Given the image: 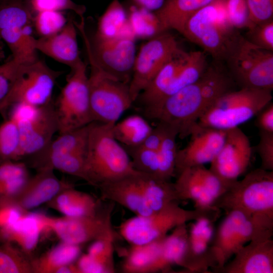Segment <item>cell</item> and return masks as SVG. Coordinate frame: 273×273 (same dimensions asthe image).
I'll return each mask as SVG.
<instances>
[{"mask_svg": "<svg viewBox=\"0 0 273 273\" xmlns=\"http://www.w3.org/2000/svg\"><path fill=\"white\" fill-rule=\"evenodd\" d=\"M219 62L209 64L198 79L145 116L174 129L181 139L189 136L209 107L222 95L234 89L235 82Z\"/></svg>", "mask_w": 273, "mask_h": 273, "instance_id": "6da1fadb", "label": "cell"}, {"mask_svg": "<svg viewBox=\"0 0 273 273\" xmlns=\"http://www.w3.org/2000/svg\"><path fill=\"white\" fill-rule=\"evenodd\" d=\"M114 124L88 125L85 170L86 181L93 186L143 174L134 168L127 151L114 137Z\"/></svg>", "mask_w": 273, "mask_h": 273, "instance_id": "7a4b0ae2", "label": "cell"}, {"mask_svg": "<svg viewBox=\"0 0 273 273\" xmlns=\"http://www.w3.org/2000/svg\"><path fill=\"white\" fill-rule=\"evenodd\" d=\"M178 202H172L147 215L128 218L120 226L121 236L131 245L144 244L166 236L169 231L189 221L206 219L214 222L221 213L214 207L187 210Z\"/></svg>", "mask_w": 273, "mask_h": 273, "instance_id": "3957f363", "label": "cell"}, {"mask_svg": "<svg viewBox=\"0 0 273 273\" xmlns=\"http://www.w3.org/2000/svg\"><path fill=\"white\" fill-rule=\"evenodd\" d=\"M229 23L223 0H215L186 22L181 34L216 61L226 60L239 33Z\"/></svg>", "mask_w": 273, "mask_h": 273, "instance_id": "277c9868", "label": "cell"}, {"mask_svg": "<svg viewBox=\"0 0 273 273\" xmlns=\"http://www.w3.org/2000/svg\"><path fill=\"white\" fill-rule=\"evenodd\" d=\"M212 206L225 214L234 211L273 218V171L255 169L235 181Z\"/></svg>", "mask_w": 273, "mask_h": 273, "instance_id": "5b68a950", "label": "cell"}, {"mask_svg": "<svg viewBox=\"0 0 273 273\" xmlns=\"http://www.w3.org/2000/svg\"><path fill=\"white\" fill-rule=\"evenodd\" d=\"M271 92L245 87L228 92L209 107L197 124L224 130L239 127L272 101Z\"/></svg>", "mask_w": 273, "mask_h": 273, "instance_id": "8992f818", "label": "cell"}, {"mask_svg": "<svg viewBox=\"0 0 273 273\" xmlns=\"http://www.w3.org/2000/svg\"><path fill=\"white\" fill-rule=\"evenodd\" d=\"M86 50L90 67L88 86L93 122L115 124L133 103L129 84L105 72Z\"/></svg>", "mask_w": 273, "mask_h": 273, "instance_id": "52a82bcc", "label": "cell"}, {"mask_svg": "<svg viewBox=\"0 0 273 273\" xmlns=\"http://www.w3.org/2000/svg\"><path fill=\"white\" fill-rule=\"evenodd\" d=\"M62 73L37 58L22 63L10 92L0 103V114L5 116L13 106L36 109L49 103L56 81Z\"/></svg>", "mask_w": 273, "mask_h": 273, "instance_id": "ba28073f", "label": "cell"}, {"mask_svg": "<svg viewBox=\"0 0 273 273\" xmlns=\"http://www.w3.org/2000/svg\"><path fill=\"white\" fill-rule=\"evenodd\" d=\"M225 61L230 74L241 87L272 91V51L257 47L239 34Z\"/></svg>", "mask_w": 273, "mask_h": 273, "instance_id": "9c48e42d", "label": "cell"}, {"mask_svg": "<svg viewBox=\"0 0 273 273\" xmlns=\"http://www.w3.org/2000/svg\"><path fill=\"white\" fill-rule=\"evenodd\" d=\"M86 68V64L82 61L71 69L55 104L59 134L84 127L93 122Z\"/></svg>", "mask_w": 273, "mask_h": 273, "instance_id": "30bf717a", "label": "cell"}, {"mask_svg": "<svg viewBox=\"0 0 273 273\" xmlns=\"http://www.w3.org/2000/svg\"><path fill=\"white\" fill-rule=\"evenodd\" d=\"M85 47L98 66L122 82L129 83L136 57L134 36L127 33L111 39L94 36L91 41L86 34L84 22L76 24Z\"/></svg>", "mask_w": 273, "mask_h": 273, "instance_id": "8fae6325", "label": "cell"}, {"mask_svg": "<svg viewBox=\"0 0 273 273\" xmlns=\"http://www.w3.org/2000/svg\"><path fill=\"white\" fill-rule=\"evenodd\" d=\"M181 49L176 38L164 32L144 43L136 55L129 94L134 103L162 67Z\"/></svg>", "mask_w": 273, "mask_h": 273, "instance_id": "7c38bea8", "label": "cell"}, {"mask_svg": "<svg viewBox=\"0 0 273 273\" xmlns=\"http://www.w3.org/2000/svg\"><path fill=\"white\" fill-rule=\"evenodd\" d=\"M90 216L52 217L39 214L44 226L51 229L62 242L79 245L114 235L111 217L114 203Z\"/></svg>", "mask_w": 273, "mask_h": 273, "instance_id": "4fadbf2b", "label": "cell"}, {"mask_svg": "<svg viewBox=\"0 0 273 273\" xmlns=\"http://www.w3.org/2000/svg\"><path fill=\"white\" fill-rule=\"evenodd\" d=\"M252 148L247 135L239 127L226 130L224 141L209 168L231 186L250 165Z\"/></svg>", "mask_w": 273, "mask_h": 273, "instance_id": "5bb4252c", "label": "cell"}, {"mask_svg": "<svg viewBox=\"0 0 273 273\" xmlns=\"http://www.w3.org/2000/svg\"><path fill=\"white\" fill-rule=\"evenodd\" d=\"M30 116L18 118L20 133V159L33 156L46 148L59 132L55 104L49 103L35 109Z\"/></svg>", "mask_w": 273, "mask_h": 273, "instance_id": "9a60e30c", "label": "cell"}, {"mask_svg": "<svg viewBox=\"0 0 273 273\" xmlns=\"http://www.w3.org/2000/svg\"><path fill=\"white\" fill-rule=\"evenodd\" d=\"M225 135L226 130L196 124L187 145L177 151L175 176L186 168L210 163L222 146Z\"/></svg>", "mask_w": 273, "mask_h": 273, "instance_id": "2e32d148", "label": "cell"}, {"mask_svg": "<svg viewBox=\"0 0 273 273\" xmlns=\"http://www.w3.org/2000/svg\"><path fill=\"white\" fill-rule=\"evenodd\" d=\"M188 230V237L178 265L189 272H208L215 263L210 249L214 222L202 219L194 221Z\"/></svg>", "mask_w": 273, "mask_h": 273, "instance_id": "e0dca14e", "label": "cell"}, {"mask_svg": "<svg viewBox=\"0 0 273 273\" xmlns=\"http://www.w3.org/2000/svg\"><path fill=\"white\" fill-rule=\"evenodd\" d=\"M215 273H272L273 240L261 238L252 240L242 247Z\"/></svg>", "mask_w": 273, "mask_h": 273, "instance_id": "ac0fdd59", "label": "cell"}, {"mask_svg": "<svg viewBox=\"0 0 273 273\" xmlns=\"http://www.w3.org/2000/svg\"><path fill=\"white\" fill-rule=\"evenodd\" d=\"M71 186L60 180L53 169L42 167L37 169L36 173L29 177L20 191L11 198L26 211L48 202L61 191Z\"/></svg>", "mask_w": 273, "mask_h": 273, "instance_id": "d6986e66", "label": "cell"}, {"mask_svg": "<svg viewBox=\"0 0 273 273\" xmlns=\"http://www.w3.org/2000/svg\"><path fill=\"white\" fill-rule=\"evenodd\" d=\"M77 30L74 21L70 19L57 33L38 39L33 37L31 46L35 51L74 69L82 61L78 50Z\"/></svg>", "mask_w": 273, "mask_h": 273, "instance_id": "ffe728a7", "label": "cell"}, {"mask_svg": "<svg viewBox=\"0 0 273 273\" xmlns=\"http://www.w3.org/2000/svg\"><path fill=\"white\" fill-rule=\"evenodd\" d=\"M130 176L100 185L103 199L126 208L136 215H147L153 211L147 204L138 176Z\"/></svg>", "mask_w": 273, "mask_h": 273, "instance_id": "44dd1931", "label": "cell"}, {"mask_svg": "<svg viewBox=\"0 0 273 273\" xmlns=\"http://www.w3.org/2000/svg\"><path fill=\"white\" fill-rule=\"evenodd\" d=\"M189 53L181 49L162 67L139 95L135 101L139 100L145 115L157 108L164 100L168 89L186 61Z\"/></svg>", "mask_w": 273, "mask_h": 273, "instance_id": "7402d4cb", "label": "cell"}, {"mask_svg": "<svg viewBox=\"0 0 273 273\" xmlns=\"http://www.w3.org/2000/svg\"><path fill=\"white\" fill-rule=\"evenodd\" d=\"M201 167L184 169L175 176L173 184L180 201L191 200L195 208L204 209L213 207L214 200L207 189Z\"/></svg>", "mask_w": 273, "mask_h": 273, "instance_id": "603a6c76", "label": "cell"}, {"mask_svg": "<svg viewBox=\"0 0 273 273\" xmlns=\"http://www.w3.org/2000/svg\"><path fill=\"white\" fill-rule=\"evenodd\" d=\"M215 0H167L155 12L164 31L174 29L181 34L187 20Z\"/></svg>", "mask_w": 273, "mask_h": 273, "instance_id": "cb8c5ba5", "label": "cell"}, {"mask_svg": "<svg viewBox=\"0 0 273 273\" xmlns=\"http://www.w3.org/2000/svg\"><path fill=\"white\" fill-rule=\"evenodd\" d=\"M245 216L246 214L237 211L226 214L213 235L210 249L216 265L212 269L213 271L222 267L233 256L231 247L233 239Z\"/></svg>", "mask_w": 273, "mask_h": 273, "instance_id": "d4e9b609", "label": "cell"}, {"mask_svg": "<svg viewBox=\"0 0 273 273\" xmlns=\"http://www.w3.org/2000/svg\"><path fill=\"white\" fill-rule=\"evenodd\" d=\"M114 235L94 241L87 253L76 264L80 273H112L114 262Z\"/></svg>", "mask_w": 273, "mask_h": 273, "instance_id": "484cf974", "label": "cell"}, {"mask_svg": "<svg viewBox=\"0 0 273 273\" xmlns=\"http://www.w3.org/2000/svg\"><path fill=\"white\" fill-rule=\"evenodd\" d=\"M48 202L50 207L65 216H90L100 211L98 203L93 196L72 186L63 190Z\"/></svg>", "mask_w": 273, "mask_h": 273, "instance_id": "4316f807", "label": "cell"}, {"mask_svg": "<svg viewBox=\"0 0 273 273\" xmlns=\"http://www.w3.org/2000/svg\"><path fill=\"white\" fill-rule=\"evenodd\" d=\"M144 199L154 212L170 203L180 201L173 183L142 174L138 176Z\"/></svg>", "mask_w": 273, "mask_h": 273, "instance_id": "83f0119b", "label": "cell"}, {"mask_svg": "<svg viewBox=\"0 0 273 273\" xmlns=\"http://www.w3.org/2000/svg\"><path fill=\"white\" fill-rule=\"evenodd\" d=\"M44 226L39 214H24L9 230L4 242L15 243L27 252L36 246Z\"/></svg>", "mask_w": 273, "mask_h": 273, "instance_id": "f1b7e54d", "label": "cell"}, {"mask_svg": "<svg viewBox=\"0 0 273 273\" xmlns=\"http://www.w3.org/2000/svg\"><path fill=\"white\" fill-rule=\"evenodd\" d=\"M88 125L59 134V136L55 140L53 139L46 148L31 156L32 157L33 160L41 159L54 155L86 151Z\"/></svg>", "mask_w": 273, "mask_h": 273, "instance_id": "f546056e", "label": "cell"}, {"mask_svg": "<svg viewBox=\"0 0 273 273\" xmlns=\"http://www.w3.org/2000/svg\"><path fill=\"white\" fill-rule=\"evenodd\" d=\"M132 33L124 9L119 0H113L100 17L95 36L111 39Z\"/></svg>", "mask_w": 273, "mask_h": 273, "instance_id": "4dcf8cb0", "label": "cell"}, {"mask_svg": "<svg viewBox=\"0 0 273 273\" xmlns=\"http://www.w3.org/2000/svg\"><path fill=\"white\" fill-rule=\"evenodd\" d=\"M153 128L143 117L132 115L115 123L113 131L116 140L130 149L140 146Z\"/></svg>", "mask_w": 273, "mask_h": 273, "instance_id": "1f68e13d", "label": "cell"}, {"mask_svg": "<svg viewBox=\"0 0 273 273\" xmlns=\"http://www.w3.org/2000/svg\"><path fill=\"white\" fill-rule=\"evenodd\" d=\"M165 237L144 244L131 245L122 264V271L146 273L160 253Z\"/></svg>", "mask_w": 273, "mask_h": 273, "instance_id": "d6a6232c", "label": "cell"}, {"mask_svg": "<svg viewBox=\"0 0 273 273\" xmlns=\"http://www.w3.org/2000/svg\"><path fill=\"white\" fill-rule=\"evenodd\" d=\"M80 252L79 245L62 242L46 255L31 261L33 273H55L59 267L72 263Z\"/></svg>", "mask_w": 273, "mask_h": 273, "instance_id": "836d02e7", "label": "cell"}, {"mask_svg": "<svg viewBox=\"0 0 273 273\" xmlns=\"http://www.w3.org/2000/svg\"><path fill=\"white\" fill-rule=\"evenodd\" d=\"M26 165L18 161L0 163V199L13 198L29 178Z\"/></svg>", "mask_w": 273, "mask_h": 273, "instance_id": "e575fe53", "label": "cell"}, {"mask_svg": "<svg viewBox=\"0 0 273 273\" xmlns=\"http://www.w3.org/2000/svg\"><path fill=\"white\" fill-rule=\"evenodd\" d=\"M163 125L165 127V132L158 150V168L156 177L171 181V179L175 177L176 159L178 151L176 139L178 134L175 130Z\"/></svg>", "mask_w": 273, "mask_h": 273, "instance_id": "d590c367", "label": "cell"}, {"mask_svg": "<svg viewBox=\"0 0 273 273\" xmlns=\"http://www.w3.org/2000/svg\"><path fill=\"white\" fill-rule=\"evenodd\" d=\"M20 133L15 117L5 120L0 125V162L20 160Z\"/></svg>", "mask_w": 273, "mask_h": 273, "instance_id": "8d00e7d4", "label": "cell"}, {"mask_svg": "<svg viewBox=\"0 0 273 273\" xmlns=\"http://www.w3.org/2000/svg\"><path fill=\"white\" fill-rule=\"evenodd\" d=\"M127 22L135 37L151 38L165 32L155 13L142 8H132Z\"/></svg>", "mask_w": 273, "mask_h": 273, "instance_id": "74e56055", "label": "cell"}, {"mask_svg": "<svg viewBox=\"0 0 273 273\" xmlns=\"http://www.w3.org/2000/svg\"><path fill=\"white\" fill-rule=\"evenodd\" d=\"M0 273H33L31 261L10 242H0Z\"/></svg>", "mask_w": 273, "mask_h": 273, "instance_id": "f35d334b", "label": "cell"}, {"mask_svg": "<svg viewBox=\"0 0 273 273\" xmlns=\"http://www.w3.org/2000/svg\"><path fill=\"white\" fill-rule=\"evenodd\" d=\"M158 150L136 147L128 149L126 151L134 168L138 171L156 177L158 168Z\"/></svg>", "mask_w": 273, "mask_h": 273, "instance_id": "ab89813d", "label": "cell"}, {"mask_svg": "<svg viewBox=\"0 0 273 273\" xmlns=\"http://www.w3.org/2000/svg\"><path fill=\"white\" fill-rule=\"evenodd\" d=\"M37 13L33 22L37 32L41 37L57 33L67 23L65 17L60 11H43Z\"/></svg>", "mask_w": 273, "mask_h": 273, "instance_id": "60d3db41", "label": "cell"}, {"mask_svg": "<svg viewBox=\"0 0 273 273\" xmlns=\"http://www.w3.org/2000/svg\"><path fill=\"white\" fill-rule=\"evenodd\" d=\"M226 18L235 29L249 28V13L246 0H223Z\"/></svg>", "mask_w": 273, "mask_h": 273, "instance_id": "b9f144b4", "label": "cell"}, {"mask_svg": "<svg viewBox=\"0 0 273 273\" xmlns=\"http://www.w3.org/2000/svg\"><path fill=\"white\" fill-rule=\"evenodd\" d=\"M247 29L245 37L248 41L263 49L273 51V19L255 24Z\"/></svg>", "mask_w": 273, "mask_h": 273, "instance_id": "7bdbcfd3", "label": "cell"}, {"mask_svg": "<svg viewBox=\"0 0 273 273\" xmlns=\"http://www.w3.org/2000/svg\"><path fill=\"white\" fill-rule=\"evenodd\" d=\"M33 10L37 12L43 11H60L70 10L76 13L80 19H83L86 7L72 0H30Z\"/></svg>", "mask_w": 273, "mask_h": 273, "instance_id": "ee69618b", "label": "cell"}, {"mask_svg": "<svg viewBox=\"0 0 273 273\" xmlns=\"http://www.w3.org/2000/svg\"><path fill=\"white\" fill-rule=\"evenodd\" d=\"M22 63H23L12 57L5 63L0 64V103L10 92Z\"/></svg>", "mask_w": 273, "mask_h": 273, "instance_id": "f6af8a7d", "label": "cell"}, {"mask_svg": "<svg viewBox=\"0 0 273 273\" xmlns=\"http://www.w3.org/2000/svg\"><path fill=\"white\" fill-rule=\"evenodd\" d=\"M250 26L272 19L273 0H246ZM249 27V28H250Z\"/></svg>", "mask_w": 273, "mask_h": 273, "instance_id": "bcb514c9", "label": "cell"}, {"mask_svg": "<svg viewBox=\"0 0 273 273\" xmlns=\"http://www.w3.org/2000/svg\"><path fill=\"white\" fill-rule=\"evenodd\" d=\"M259 132V140L256 150L261 160L260 168L273 171V133Z\"/></svg>", "mask_w": 273, "mask_h": 273, "instance_id": "7dc6e473", "label": "cell"}, {"mask_svg": "<svg viewBox=\"0 0 273 273\" xmlns=\"http://www.w3.org/2000/svg\"><path fill=\"white\" fill-rule=\"evenodd\" d=\"M255 124L259 131L273 133V103L270 102L256 115Z\"/></svg>", "mask_w": 273, "mask_h": 273, "instance_id": "c3c4849f", "label": "cell"}, {"mask_svg": "<svg viewBox=\"0 0 273 273\" xmlns=\"http://www.w3.org/2000/svg\"><path fill=\"white\" fill-rule=\"evenodd\" d=\"M141 8L148 11H157L163 5L165 0H132Z\"/></svg>", "mask_w": 273, "mask_h": 273, "instance_id": "681fc988", "label": "cell"}, {"mask_svg": "<svg viewBox=\"0 0 273 273\" xmlns=\"http://www.w3.org/2000/svg\"><path fill=\"white\" fill-rule=\"evenodd\" d=\"M5 57V54L4 50H0V62H1Z\"/></svg>", "mask_w": 273, "mask_h": 273, "instance_id": "f907efd6", "label": "cell"}, {"mask_svg": "<svg viewBox=\"0 0 273 273\" xmlns=\"http://www.w3.org/2000/svg\"><path fill=\"white\" fill-rule=\"evenodd\" d=\"M3 49V46H2V40L0 39V50H2Z\"/></svg>", "mask_w": 273, "mask_h": 273, "instance_id": "816d5d0a", "label": "cell"}, {"mask_svg": "<svg viewBox=\"0 0 273 273\" xmlns=\"http://www.w3.org/2000/svg\"><path fill=\"white\" fill-rule=\"evenodd\" d=\"M0 39L2 40L1 38V37H0Z\"/></svg>", "mask_w": 273, "mask_h": 273, "instance_id": "f5cc1de1", "label": "cell"}, {"mask_svg": "<svg viewBox=\"0 0 273 273\" xmlns=\"http://www.w3.org/2000/svg\"><path fill=\"white\" fill-rule=\"evenodd\" d=\"M0 163H1V162H0Z\"/></svg>", "mask_w": 273, "mask_h": 273, "instance_id": "db71d44e", "label": "cell"}]
</instances>
